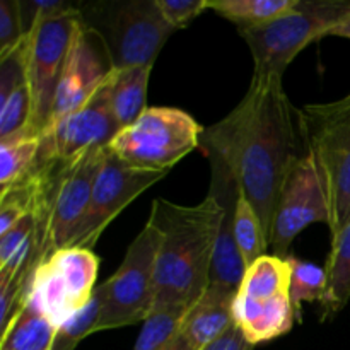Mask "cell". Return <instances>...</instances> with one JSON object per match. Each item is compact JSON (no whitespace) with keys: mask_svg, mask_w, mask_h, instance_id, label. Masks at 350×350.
<instances>
[{"mask_svg":"<svg viewBox=\"0 0 350 350\" xmlns=\"http://www.w3.org/2000/svg\"><path fill=\"white\" fill-rule=\"evenodd\" d=\"M202 146L207 156L219 157L229 167L269 241L282 185L304 152L297 109L282 77L253 74L238 106L204 130Z\"/></svg>","mask_w":350,"mask_h":350,"instance_id":"obj_1","label":"cell"},{"mask_svg":"<svg viewBox=\"0 0 350 350\" xmlns=\"http://www.w3.org/2000/svg\"><path fill=\"white\" fill-rule=\"evenodd\" d=\"M222 217L224 208L211 193L197 205H178L166 198L152 202L147 224L161 236L154 311L191 308L207 291Z\"/></svg>","mask_w":350,"mask_h":350,"instance_id":"obj_2","label":"cell"},{"mask_svg":"<svg viewBox=\"0 0 350 350\" xmlns=\"http://www.w3.org/2000/svg\"><path fill=\"white\" fill-rule=\"evenodd\" d=\"M301 139L317 159L330 202V232L350 221V94L297 109Z\"/></svg>","mask_w":350,"mask_h":350,"instance_id":"obj_3","label":"cell"},{"mask_svg":"<svg viewBox=\"0 0 350 350\" xmlns=\"http://www.w3.org/2000/svg\"><path fill=\"white\" fill-rule=\"evenodd\" d=\"M289 256L262 255L246 267L236 291L234 325L253 347L289 334L297 313L291 297Z\"/></svg>","mask_w":350,"mask_h":350,"instance_id":"obj_4","label":"cell"},{"mask_svg":"<svg viewBox=\"0 0 350 350\" xmlns=\"http://www.w3.org/2000/svg\"><path fill=\"white\" fill-rule=\"evenodd\" d=\"M347 16V0H299L293 12L239 33L253 55L255 74L282 77L291 62L308 44L328 36Z\"/></svg>","mask_w":350,"mask_h":350,"instance_id":"obj_5","label":"cell"},{"mask_svg":"<svg viewBox=\"0 0 350 350\" xmlns=\"http://www.w3.org/2000/svg\"><path fill=\"white\" fill-rule=\"evenodd\" d=\"M204 126L180 108L152 106L120 130L109 150L129 166L167 173L202 146Z\"/></svg>","mask_w":350,"mask_h":350,"instance_id":"obj_6","label":"cell"},{"mask_svg":"<svg viewBox=\"0 0 350 350\" xmlns=\"http://www.w3.org/2000/svg\"><path fill=\"white\" fill-rule=\"evenodd\" d=\"M81 19L105 40L115 68L152 67L174 33L156 0L98 3L82 10Z\"/></svg>","mask_w":350,"mask_h":350,"instance_id":"obj_7","label":"cell"},{"mask_svg":"<svg viewBox=\"0 0 350 350\" xmlns=\"http://www.w3.org/2000/svg\"><path fill=\"white\" fill-rule=\"evenodd\" d=\"M159 241V232L146 222L126 250L115 275L99 286L103 293V310L98 332L130 327L146 321L152 314Z\"/></svg>","mask_w":350,"mask_h":350,"instance_id":"obj_8","label":"cell"},{"mask_svg":"<svg viewBox=\"0 0 350 350\" xmlns=\"http://www.w3.org/2000/svg\"><path fill=\"white\" fill-rule=\"evenodd\" d=\"M99 256L92 250L67 246L51 253L29 280L26 301L36 306L58 330L64 321L92 299Z\"/></svg>","mask_w":350,"mask_h":350,"instance_id":"obj_9","label":"cell"},{"mask_svg":"<svg viewBox=\"0 0 350 350\" xmlns=\"http://www.w3.org/2000/svg\"><path fill=\"white\" fill-rule=\"evenodd\" d=\"M81 9L50 19H38L29 36L24 38L27 84L33 99V115L27 132L43 137L50 123L55 94L64 70Z\"/></svg>","mask_w":350,"mask_h":350,"instance_id":"obj_10","label":"cell"},{"mask_svg":"<svg viewBox=\"0 0 350 350\" xmlns=\"http://www.w3.org/2000/svg\"><path fill=\"white\" fill-rule=\"evenodd\" d=\"M318 222L330 228V202L317 159L304 150L293 164L280 190L269 239L272 255L287 258L299 232Z\"/></svg>","mask_w":350,"mask_h":350,"instance_id":"obj_11","label":"cell"},{"mask_svg":"<svg viewBox=\"0 0 350 350\" xmlns=\"http://www.w3.org/2000/svg\"><path fill=\"white\" fill-rule=\"evenodd\" d=\"M167 173L129 166L106 147L98 174L92 183L89 212L70 246L88 248L94 245L116 215L129 207L147 188L163 180Z\"/></svg>","mask_w":350,"mask_h":350,"instance_id":"obj_12","label":"cell"},{"mask_svg":"<svg viewBox=\"0 0 350 350\" xmlns=\"http://www.w3.org/2000/svg\"><path fill=\"white\" fill-rule=\"evenodd\" d=\"M109 77L84 105L48 126L41 137V156L70 161L91 149L109 146L120 132L109 99Z\"/></svg>","mask_w":350,"mask_h":350,"instance_id":"obj_13","label":"cell"},{"mask_svg":"<svg viewBox=\"0 0 350 350\" xmlns=\"http://www.w3.org/2000/svg\"><path fill=\"white\" fill-rule=\"evenodd\" d=\"M113 68L115 65L101 34L79 17L58 82L48 126L84 105L111 75Z\"/></svg>","mask_w":350,"mask_h":350,"instance_id":"obj_14","label":"cell"},{"mask_svg":"<svg viewBox=\"0 0 350 350\" xmlns=\"http://www.w3.org/2000/svg\"><path fill=\"white\" fill-rule=\"evenodd\" d=\"M207 157L211 161L212 170L211 195L217 198L221 207L224 208L217 246H215L214 260H212L211 284L208 286H221L226 287V289L238 291L246 270L234 236V214L236 202H238L239 195V185L236 178L232 176L231 171H229V167L219 157Z\"/></svg>","mask_w":350,"mask_h":350,"instance_id":"obj_15","label":"cell"},{"mask_svg":"<svg viewBox=\"0 0 350 350\" xmlns=\"http://www.w3.org/2000/svg\"><path fill=\"white\" fill-rule=\"evenodd\" d=\"M33 99L27 84L24 41L16 51L0 60V139L27 132Z\"/></svg>","mask_w":350,"mask_h":350,"instance_id":"obj_16","label":"cell"},{"mask_svg":"<svg viewBox=\"0 0 350 350\" xmlns=\"http://www.w3.org/2000/svg\"><path fill=\"white\" fill-rule=\"evenodd\" d=\"M234 297L236 291L208 286L200 299L188 310L180 335L191 349H205L234 327Z\"/></svg>","mask_w":350,"mask_h":350,"instance_id":"obj_17","label":"cell"},{"mask_svg":"<svg viewBox=\"0 0 350 350\" xmlns=\"http://www.w3.org/2000/svg\"><path fill=\"white\" fill-rule=\"evenodd\" d=\"M152 67L115 68L109 77V99L120 130L132 125L147 109V85Z\"/></svg>","mask_w":350,"mask_h":350,"instance_id":"obj_18","label":"cell"},{"mask_svg":"<svg viewBox=\"0 0 350 350\" xmlns=\"http://www.w3.org/2000/svg\"><path fill=\"white\" fill-rule=\"evenodd\" d=\"M327 289L321 301L323 317L321 320L335 317L350 301V221L335 236H332V248L328 253Z\"/></svg>","mask_w":350,"mask_h":350,"instance_id":"obj_19","label":"cell"},{"mask_svg":"<svg viewBox=\"0 0 350 350\" xmlns=\"http://www.w3.org/2000/svg\"><path fill=\"white\" fill-rule=\"evenodd\" d=\"M55 334L57 328L51 321L26 301L2 330L0 350H51Z\"/></svg>","mask_w":350,"mask_h":350,"instance_id":"obj_20","label":"cell"},{"mask_svg":"<svg viewBox=\"0 0 350 350\" xmlns=\"http://www.w3.org/2000/svg\"><path fill=\"white\" fill-rule=\"evenodd\" d=\"M299 0H208V10L231 21L239 31L262 27L296 9Z\"/></svg>","mask_w":350,"mask_h":350,"instance_id":"obj_21","label":"cell"},{"mask_svg":"<svg viewBox=\"0 0 350 350\" xmlns=\"http://www.w3.org/2000/svg\"><path fill=\"white\" fill-rule=\"evenodd\" d=\"M40 149L41 137L29 132L0 139V190H5L29 173Z\"/></svg>","mask_w":350,"mask_h":350,"instance_id":"obj_22","label":"cell"},{"mask_svg":"<svg viewBox=\"0 0 350 350\" xmlns=\"http://www.w3.org/2000/svg\"><path fill=\"white\" fill-rule=\"evenodd\" d=\"M234 236L246 267L252 265L262 255H267L269 241H267L263 226L253 205L241 191H239L238 202H236Z\"/></svg>","mask_w":350,"mask_h":350,"instance_id":"obj_23","label":"cell"},{"mask_svg":"<svg viewBox=\"0 0 350 350\" xmlns=\"http://www.w3.org/2000/svg\"><path fill=\"white\" fill-rule=\"evenodd\" d=\"M190 308L156 310L146 321L137 337L133 350H167L180 335L181 323Z\"/></svg>","mask_w":350,"mask_h":350,"instance_id":"obj_24","label":"cell"},{"mask_svg":"<svg viewBox=\"0 0 350 350\" xmlns=\"http://www.w3.org/2000/svg\"><path fill=\"white\" fill-rule=\"evenodd\" d=\"M103 310V293L101 287H96L92 299L82 310L72 314L67 321L58 327L55 334L53 347L51 350H75L79 344L89 335L98 332L99 318Z\"/></svg>","mask_w":350,"mask_h":350,"instance_id":"obj_25","label":"cell"},{"mask_svg":"<svg viewBox=\"0 0 350 350\" xmlns=\"http://www.w3.org/2000/svg\"><path fill=\"white\" fill-rule=\"evenodd\" d=\"M291 269V297H293L294 310L299 318L303 303H314L323 301L325 289H327V273L325 269L314 265V263L304 262L289 255Z\"/></svg>","mask_w":350,"mask_h":350,"instance_id":"obj_26","label":"cell"},{"mask_svg":"<svg viewBox=\"0 0 350 350\" xmlns=\"http://www.w3.org/2000/svg\"><path fill=\"white\" fill-rule=\"evenodd\" d=\"M24 41L17 0L0 2V60L16 51Z\"/></svg>","mask_w":350,"mask_h":350,"instance_id":"obj_27","label":"cell"},{"mask_svg":"<svg viewBox=\"0 0 350 350\" xmlns=\"http://www.w3.org/2000/svg\"><path fill=\"white\" fill-rule=\"evenodd\" d=\"M164 21L176 29H183L204 10L208 9V0H156Z\"/></svg>","mask_w":350,"mask_h":350,"instance_id":"obj_28","label":"cell"},{"mask_svg":"<svg viewBox=\"0 0 350 350\" xmlns=\"http://www.w3.org/2000/svg\"><path fill=\"white\" fill-rule=\"evenodd\" d=\"M253 349L255 347L246 342V338L243 337V334L234 325L228 334H224L221 338H217V340L212 342L211 345H207V347L202 350H253Z\"/></svg>","mask_w":350,"mask_h":350,"instance_id":"obj_29","label":"cell"},{"mask_svg":"<svg viewBox=\"0 0 350 350\" xmlns=\"http://www.w3.org/2000/svg\"><path fill=\"white\" fill-rule=\"evenodd\" d=\"M328 36H340V38H347V40H350V16L345 17L342 23H338L337 26L330 31Z\"/></svg>","mask_w":350,"mask_h":350,"instance_id":"obj_30","label":"cell"},{"mask_svg":"<svg viewBox=\"0 0 350 350\" xmlns=\"http://www.w3.org/2000/svg\"><path fill=\"white\" fill-rule=\"evenodd\" d=\"M167 350H195V349H191L190 345H188V342L185 340L181 335H178V337L174 338V342L170 345V349H167Z\"/></svg>","mask_w":350,"mask_h":350,"instance_id":"obj_31","label":"cell"}]
</instances>
